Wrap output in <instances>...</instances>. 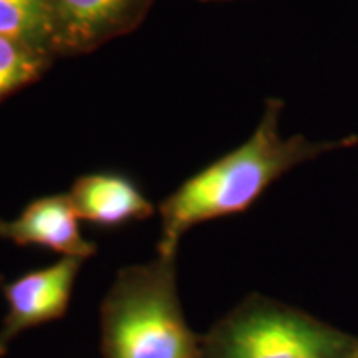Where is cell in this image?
<instances>
[{
    "label": "cell",
    "instance_id": "cell-1",
    "mask_svg": "<svg viewBox=\"0 0 358 358\" xmlns=\"http://www.w3.org/2000/svg\"><path fill=\"white\" fill-rule=\"evenodd\" d=\"M282 111L280 98H267L261 122L243 145L185 179L161 201L159 256H176L179 241L191 227L249 211L268 187L294 168L329 151L358 145L357 134L320 143L307 140L303 134L282 138Z\"/></svg>",
    "mask_w": 358,
    "mask_h": 358
},
{
    "label": "cell",
    "instance_id": "cell-2",
    "mask_svg": "<svg viewBox=\"0 0 358 358\" xmlns=\"http://www.w3.org/2000/svg\"><path fill=\"white\" fill-rule=\"evenodd\" d=\"M103 358H201L178 295L176 256L120 268L100 307Z\"/></svg>",
    "mask_w": 358,
    "mask_h": 358
},
{
    "label": "cell",
    "instance_id": "cell-3",
    "mask_svg": "<svg viewBox=\"0 0 358 358\" xmlns=\"http://www.w3.org/2000/svg\"><path fill=\"white\" fill-rule=\"evenodd\" d=\"M201 358H358V338L250 294L201 337Z\"/></svg>",
    "mask_w": 358,
    "mask_h": 358
},
{
    "label": "cell",
    "instance_id": "cell-4",
    "mask_svg": "<svg viewBox=\"0 0 358 358\" xmlns=\"http://www.w3.org/2000/svg\"><path fill=\"white\" fill-rule=\"evenodd\" d=\"M82 264L83 259L62 257L52 266L25 272L2 284L7 315L0 329V357L6 355L17 335L64 319Z\"/></svg>",
    "mask_w": 358,
    "mask_h": 358
},
{
    "label": "cell",
    "instance_id": "cell-5",
    "mask_svg": "<svg viewBox=\"0 0 358 358\" xmlns=\"http://www.w3.org/2000/svg\"><path fill=\"white\" fill-rule=\"evenodd\" d=\"M150 0H50L55 55H82L131 32Z\"/></svg>",
    "mask_w": 358,
    "mask_h": 358
},
{
    "label": "cell",
    "instance_id": "cell-6",
    "mask_svg": "<svg viewBox=\"0 0 358 358\" xmlns=\"http://www.w3.org/2000/svg\"><path fill=\"white\" fill-rule=\"evenodd\" d=\"M0 239L29 248L50 249L62 257L90 259L96 244L87 241L80 231V217L69 192L42 196L30 201L13 219H0Z\"/></svg>",
    "mask_w": 358,
    "mask_h": 358
},
{
    "label": "cell",
    "instance_id": "cell-7",
    "mask_svg": "<svg viewBox=\"0 0 358 358\" xmlns=\"http://www.w3.org/2000/svg\"><path fill=\"white\" fill-rule=\"evenodd\" d=\"M69 196L80 221L103 229L146 221L156 213L138 182L118 171L82 174L73 181Z\"/></svg>",
    "mask_w": 358,
    "mask_h": 358
},
{
    "label": "cell",
    "instance_id": "cell-8",
    "mask_svg": "<svg viewBox=\"0 0 358 358\" xmlns=\"http://www.w3.org/2000/svg\"><path fill=\"white\" fill-rule=\"evenodd\" d=\"M0 35L24 40L55 55L50 0H0Z\"/></svg>",
    "mask_w": 358,
    "mask_h": 358
},
{
    "label": "cell",
    "instance_id": "cell-9",
    "mask_svg": "<svg viewBox=\"0 0 358 358\" xmlns=\"http://www.w3.org/2000/svg\"><path fill=\"white\" fill-rule=\"evenodd\" d=\"M55 55L43 48L0 35V101L37 82Z\"/></svg>",
    "mask_w": 358,
    "mask_h": 358
},
{
    "label": "cell",
    "instance_id": "cell-10",
    "mask_svg": "<svg viewBox=\"0 0 358 358\" xmlns=\"http://www.w3.org/2000/svg\"><path fill=\"white\" fill-rule=\"evenodd\" d=\"M201 2H229V0H201Z\"/></svg>",
    "mask_w": 358,
    "mask_h": 358
}]
</instances>
